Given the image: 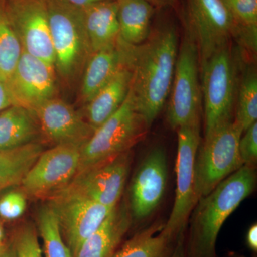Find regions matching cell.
I'll return each instance as SVG.
<instances>
[{"instance_id": "1", "label": "cell", "mask_w": 257, "mask_h": 257, "mask_svg": "<svg viewBox=\"0 0 257 257\" xmlns=\"http://www.w3.org/2000/svg\"><path fill=\"white\" fill-rule=\"evenodd\" d=\"M133 71L131 91L137 110L151 127L170 95L178 55V35L172 25L150 32L141 45L126 44Z\"/></svg>"}, {"instance_id": "2", "label": "cell", "mask_w": 257, "mask_h": 257, "mask_svg": "<svg viewBox=\"0 0 257 257\" xmlns=\"http://www.w3.org/2000/svg\"><path fill=\"white\" fill-rule=\"evenodd\" d=\"M256 182L254 167L243 165L199 199L193 210L187 257H216V240L223 224L253 192Z\"/></svg>"}, {"instance_id": "3", "label": "cell", "mask_w": 257, "mask_h": 257, "mask_svg": "<svg viewBox=\"0 0 257 257\" xmlns=\"http://www.w3.org/2000/svg\"><path fill=\"white\" fill-rule=\"evenodd\" d=\"M239 67L231 45L200 64L204 138L234 119Z\"/></svg>"}, {"instance_id": "4", "label": "cell", "mask_w": 257, "mask_h": 257, "mask_svg": "<svg viewBox=\"0 0 257 257\" xmlns=\"http://www.w3.org/2000/svg\"><path fill=\"white\" fill-rule=\"evenodd\" d=\"M149 128L145 119L137 110L130 90L119 109L96 128L87 143L81 147L77 175L128 152L133 145L146 136Z\"/></svg>"}, {"instance_id": "5", "label": "cell", "mask_w": 257, "mask_h": 257, "mask_svg": "<svg viewBox=\"0 0 257 257\" xmlns=\"http://www.w3.org/2000/svg\"><path fill=\"white\" fill-rule=\"evenodd\" d=\"M48 10L55 70L71 80L84 69L92 54L87 32L78 8L62 0H48Z\"/></svg>"}, {"instance_id": "6", "label": "cell", "mask_w": 257, "mask_h": 257, "mask_svg": "<svg viewBox=\"0 0 257 257\" xmlns=\"http://www.w3.org/2000/svg\"><path fill=\"white\" fill-rule=\"evenodd\" d=\"M168 99L167 119L173 130L200 121L202 97L199 50L187 28L179 47Z\"/></svg>"}, {"instance_id": "7", "label": "cell", "mask_w": 257, "mask_h": 257, "mask_svg": "<svg viewBox=\"0 0 257 257\" xmlns=\"http://www.w3.org/2000/svg\"><path fill=\"white\" fill-rule=\"evenodd\" d=\"M242 126L236 120L216 128L200 143L196 159V190L199 199L242 167L239 143Z\"/></svg>"}, {"instance_id": "8", "label": "cell", "mask_w": 257, "mask_h": 257, "mask_svg": "<svg viewBox=\"0 0 257 257\" xmlns=\"http://www.w3.org/2000/svg\"><path fill=\"white\" fill-rule=\"evenodd\" d=\"M176 131L177 187L173 208L165 228L171 234L180 236L199 201L196 190V159L201 143L200 121L184 125Z\"/></svg>"}, {"instance_id": "9", "label": "cell", "mask_w": 257, "mask_h": 257, "mask_svg": "<svg viewBox=\"0 0 257 257\" xmlns=\"http://www.w3.org/2000/svg\"><path fill=\"white\" fill-rule=\"evenodd\" d=\"M130 163L128 151L124 152L77 174L65 187L51 197H82L114 209L122 195Z\"/></svg>"}, {"instance_id": "10", "label": "cell", "mask_w": 257, "mask_h": 257, "mask_svg": "<svg viewBox=\"0 0 257 257\" xmlns=\"http://www.w3.org/2000/svg\"><path fill=\"white\" fill-rule=\"evenodd\" d=\"M186 28L197 42L200 64L234 38V22L222 0H187Z\"/></svg>"}, {"instance_id": "11", "label": "cell", "mask_w": 257, "mask_h": 257, "mask_svg": "<svg viewBox=\"0 0 257 257\" xmlns=\"http://www.w3.org/2000/svg\"><path fill=\"white\" fill-rule=\"evenodd\" d=\"M81 147L57 145L44 150L20 185L25 194L34 197H51L65 187L77 175Z\"/></svg>"}, {"instance_id": "12", "label": "cell", "mask_w": 257, "mask_h": 257, "mask_svg": "<svg viewBox=\"0 0 257 257\" xmlns=\"http://www.w3.org/2000/svg\"><path fill=\"white\" fill-rule=\"evenodd\" d=\"M5 12L23 50L55 67L48 0H10Z\"/></svg>"}, {"instance_id": "13", "label": "cell", "mask_w": 257, "mask_h": 257, "mask_svg": "<svg viewBox=\"0 0 257 257\" xmlns=\"http://www.w3.org/2000/svg\"><path fill=\"white\" fill-rule=\"evenodd\" d=\"M50 198L62 237L72 256L113 209L82 197L56 195Z\"/></svg>"}, {"instance_id": "14", "label": "cell", "mask_w": 257, "mask_h": 257, "mask_svg": "<svg viewBox=\"0 0 257 257\" xmlns=\"http://www.w3.org/2000/svg\"><path fill=\"white\" fill-rule=\"evenodd\" d=\"M8 84L14 105L33 110L56 97L55 67L23 50Z\"/></svg>"}, {"instance_id": "15", "label": "cell", "mask_w": 257, "mask_h": 257, "mask_svg": "<svg viewBox=\"0 0 257 257\" xmlns=\"http://www.w3.org/2000/svg\"><path fill=\"white\" fill-rule=\"evenodd\" d=\"M167 161L165 150L156 147L148 154L133 179L130 209L133 217L143 220L158 207L165 194Z\"/></svg>"}, {"instance_id": "16", "label": "cell", "mask_w": 257, "mask_h": 257, "mask_svg": "<svg viewBox=\"0 0 257 257\" xmlns=\"http://www.w3.org/2000/svg\"><path fill=\"white\" fill-rule=\"evenodd\" d=\"M42 133L57 145L82 147L92 137L94 130L73 107L54 97L33 109Z\"/></svg>"}, {"instance_id": "17", "label": "cell", "mask_w": 257, "mask_h": 257, "mask_svg": "<svg viewBox=\"0 0 257 257\" xmlns=\"http://www.w3.org/2000/svg\"><path fill=\"white\" fill-rule=\"evenodd\" d=\"M126 44L120 40L93 52L84 69L81 94L89 102L118 72L127 64Z\"/></svg>"}, {"instance_id": "18", "label": "cell", "mask_w": 257, "mask_h": 257, "mask_svg": "<svg viewBox=\"0 0 257 257\" xmlns=\"http://www.w3.org/2000/svg\"><path fill=\"white\" fill-rule=\"evenodd\" d=\"M131 224L125 205L116 206L101 226L89 236L73 257H113Z\"/></svg>"}, {"instance_id": "19", "label": "cell", "mask_w": 257, "mask_h": 257, "mask_svg": "<svg viewBox=\"0 0 257 257\" xmlns=\"http://www.w3.org/2000/svg\"><path fill=\"white\" fill-rule=\"evenodd\" d=\"M78 9L92 53L118 41L119 26L116 0H106Z\"/></svg>"}, {"instance_id": "20", "label": "cell", "mask_w": 257, "mask_h": 257, "mask_svg": "<svg viewBox=\"0 0 257 257\" xmlns=\"http://www.w3.org/2000/svg\"><path fill=\"white\" fill-rule=\"evenodd\" d=\"M132 81L133 71L126 64L87 103V121L94 131L119 109L128 95Z\"/></svg>"}, {"instance_id": "21", "label": "cell", "mask_w": 257, "mask_h": 257, "mask_svg": "<svg viewBox=\"0 0 257 257\" xmlns=\"http://www.w3.org/2000/svg\"><path fill=\"white\" fill-rule=\"evenodd\" d=\"M182 234H171L164 223H154L123 243L113 257H171Z\"/></svg>"}, {"instance_id": "22", "label": "cell", "mask_w": 257, "mask_h": 257, "mask_svg": "<svg viewBox=\"0 0 257 257\" xmlns=\"http://www.w3.org/2000/svg\"><path fill=\"white\" fill-rule=\"evenodd\" d=\"M41 131L33 111L12 105L0 112V150L35 143Z\"/></svg>"}, {"instance_id": "23", "label": "cell", "mask_w": 257, "mask_h": 257, "mask_svg": "<svg viewBox=\"0 0 257 257\" xmlns=\"http://www.w3.org/2000/svg\"><path fill=\"white\" fill-rule=\"evenodd\" d=\"M119 38L128 45H141L150 36L154 6L146 0H116Z\"/></svg>"}, {"instance_id": "24", "label": "cell", "mask_w": 257, "mask_h": 257, "mask_svg": "<svg viewBox=\"0 0 257 257\" xmlns=\"http://www.w3.org/2000/svg\"><path fill=\"white\" fill-rule=\"evenodd\" d=\"M44 151L36 142L9 150H0V191L21 184Z\"/></svg>"}, {"instance_id": "25", "label": "cell", "mask_w": 257, "mask_h": 257, "mask_svg": "<svg viewBox=\"0 0 257 257\" xmlns=\"http://www.w3.org/2000/svg\"><path fill=\"white\" fill-rule=\"evenodd\" d=\"M234 24V38L254 55L257 47V0H222Z\"/></svg>"}, {"instance_id": "26", "label": "cell", "mask_w": 257, "mask_h": 257, "mask_svg": "<svg viewBox=\"0 0 257 257\" xmlns=\"http://www.w3.org/2000/svg\"><path fill=\"white\" fill-rule=\"evenodd\" d=\"M239 77L235 106L234 120L243 132L256 122L257 73L253 64H246Z\"/></svg>"}, {"instance_id": "27", "label": "cell", "mask_w": 257, "mask_h": 257, "mask_svg": "<svg viewBox=\"0 0 257 257\" xmlns=\"http://www.w3.org/2000/svg\"><path fill=\"white\" fill-rule=\"evenodd\" d=\"M37 223L45 257H73L64 242L58 218L50 204L44 206L39 211Z\"/></svg>"}, {"instance_id": "28", "label": "cell", "mask_w": 257, "mask_h": 257, "mask_svg": "<svg viewBox=\"0 0 257 257\" xmlns=\"http://www.w3.org/2000/svg\"><path fill=\"white\" fill-rule=\"evenodd\" d=\"M21 44L5 12L0 11V75L8 82L21 55Z\"/></svg>"}, {"instance_id": "29", "label": "cell", "mask_w": 257, "mask_h": 257, "mask_svg": "<svg viewBox=\"0 0 257 257\" xmlns=\"http://www.w3.org/2000/svg\"><path fill=\"white\" fill-rule=\"evenodd\" d=\"M13 246L17 257H44L36 231L30 225L19 230Z\"/></svg>"}, {"instance_id": "30", "label": "cell", "mask_w": 257, "mask_h": 257, "mask_svg": "<svg viewBox=\"0 0 257 257\" xmlns=\"http://www.w3.org/2000/svg\"><path fill=\"white\" fill-rule=\"evenodd\" d=\"M27 207L24 192L12 191L0 198V216L5 220H15L23 215Z\"/></svg>"}, {"instance_id": "31", "label": "cell", "mask_w": 257, "mask_h": 257, "mask_svg": "<svg viewBox=\"0 0 257 257\" xmlns=\"http://www.w3.org/2000/svg\"><path fill=\"white\" fill-rule=\"evenodd\" d=\"M239 152L243 165L254 167L257 160V122L243 132L239 140Z\"/></svg>"}, {"instance_id": "32", "label": "cell", "mask_w": 257, "mask_h": 257, "mask_svg": "<svg viewBox=\"0 0 257 257\" xmlns=\"http://www.w3.org/2000/svg\"><path fill=\"white\" fill-rule=\"evenodd\" d=\"M12 105H14V102L8 82L0 75V112Z\"/></svg>"}, {"instance_id": "33", "label": "cell", "mask_w": 257, "mask_h": 257, "mask_svg": "<svg viewBox=\"0 0 257 257\" xmlns=\"http://www.w3.org/2000/svg\"><path fill=\"white\" fill-rule=\"evenodd\" d=\"M246 242L248 247L253 252L257 251V224H253L248 229L246 236Z\"/></svg>"}, {"instance_id": "34", "label": "cell", "mask_w": 257, "mask_h": 257, "mask_svg": "<svg viewBox=\"0 0 257 257\" xmlns=\"http://www.w3.org/2000/svg\"><path fill=\"white\" fill-rule=\"evenodd\" d=\"M171 257H187L186 253L185 235L184 233L179 238Z\"/></svg>"}, {"instance_id": "35", "label": "cell", "mask_w": 257, "mask_h": 257, "mask_svg": "<svg viewBox=\"0 0 257 257\" xmlns=\"http://www.w3.org/2000/svg\"><path fill=\"white\" fill-rule=\"evenodd\" d=\"M64 3L72 5L74 8H82L94 3H100V2L106 1V0H62Z\"/></svg>"}, {"instance_id": "36", "label": "cell", "mask_w": 257, "mask_h": 257, "mask_svg": "<svg viewBox=\"0 0 257 257\" xmlns=\"http://www.w3.org/2000/svg\"><path fill=\"white\" fill-rule=\"evenodd\" d=\"M0 257H17L14 246L3 247L0 249Z\"/></svg>"}, {"instance_id": "37", "label": "cell", "mask_w": 257, "mask_h": 257, "mask_svg": "<svg viewBox=\"0 0 257 257\" xmlns=\"http://www.w3.org/2000/svg\"><path fill=\"white\" fill-rule=\"evenodd\" d=\"M147 2L150 3L152 5H156V6H165L172 4L175 0H146Z\"/></svg>"}, {"instance_id": "38", "label": "cell", "mask_w": 257, "mask_h": 257, "mask_svg": "<svg viewBox=\"0 0 257 257\" xmlns=\"http://www.w3.org/2000/svg\"><path fill=\"white\" fill-rule=\"evenodd\" d=\"M3 239H4V232H3V227L0 225V248L3 247Z\"/></svg>"}, {"instance_id": "39", "label": "cell", "mask_w": 257, "mask_h": 257, "mask_svg": "<svg viewBox=\"0 0 257 257\" xmlns=\"http://www.w3.org/2000/svg\"><path fill=\"white\" fill-rule=\"evenodd\" d=\"M228 257H246L244 255L240 254L239 253L236 252H230L229 253V256Z\"/></svg>"}, {"instance_id": "40", "label": "cell", "mask_w": 257, "mask_h": 257, "mask_svg": "<svg viewBox=\"0 0 257 257\" xmlns=\"http://www.w3.org/2000/svg\"><path fill=\"white\" fill-rule=\"evenodd\" d=\"M0 249H1V248H0Z\"/></svg>"}]
</instances>
